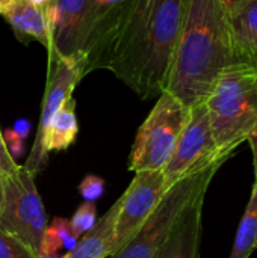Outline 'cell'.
Returning <instances> with one entry per match:
<instances>
[{
	"label": "cell",
	"mask_w": 257,
	"mask_h": 258,
	"mask_svg": "<svg viewBox=\"0 0 257 258\" xmlns=\"http://www.w3.org/2000/svg\"><path fill=\"white\" fill-rule=\"evenodd\" d=\"M185 0H121L109 5L83 60V74L105 68L142 100L165 91Z\"/></svg>",
	"instance_id": "1"
},
{
	"label": "cell",
	"mask_w": 257,
	"mask_h": 258,
	"mask_svg": "<svg viewBox=\"0 0 257 258\" xmlns=\"http://www.w3.org/2000/svg\"><path fill=\"white\" fill-rule=\"evenodd\" d=\"M233 63L229 20L220 0H185L164 92L191 109L208 100L218 76Z\"/></svg>",
	"instance_id": "2"
},
{
	"label": "cell",
	"mask_w": 257,
	"mask_h": 258,
	"mask_svg": "<svg viewBox=\"0 0 257 258\" xmlns=\"http://www.w3.org/2000/svg\"><path fill=\"white\" fill-rule=\"evenodd\" d=\"M204 104L218 151L232 156L257 130V68L227 67Z\"/></svg>",
	"instance_id": "3"
},
{
	"label": "cell",
	"mask_w": 257,
	"mask_h": 258,
	"mask_svg": "<svg viewBox=\"0 0 257 258\" xmlns=\"http://www.w3.org/2000/svg\"><path fill=\"white\" fill-rule=\"evenodd\" d=\"M226 160L227 157H221L168 187L130 242L109 258H155L185 210L198 197L206 195L211 181Z\"/></svg>",
	"instance_id": "4"
},
{
	"label": "cell",
	"mask_w": 257,
	"mask_h": 258,
	"mask_svg": "<svg viewBox=\"0 0 257 258\" xmlns=\"http://www.w3.org/2000/svg\"><path fill=\"white\" fill-rule=\"evenodd\" d=\"M189 112L191 109L171 94L162 92L136 132L129 157V171H162L174 153Z\"/></svg>",
	"instance_id": "5"
},
{
	"label": "cell",
	"mask_w": 257,
	"mask_h": 258,
	"mask_svg": "<svg viewBox=\"0 0 257 258\" xmlns=\"http://www.w3.org/2000/svg\"><path fill=\"white\" fill-rule=\"evenodd\" d=\"M108 9L109 5L97 0H56L48 57L71 60L83 74V60L98 35Z\"/></svg>",
	"instance_id": "6"
},
{
	"label": "cell",
	"mask_w": 257,
	"mask_h": 258,
	"mask_svg": "<svg viewBox=\"0 0 257 258\" xmlns=\"http://www.w3.org/2000/svg\"><path fill=\"white\" fill-rule=\"evenodd\" d=\"M3 183L5 206L0 213V227L38 254L48 222L35 186V175L21 166L15 175L3 177Z\"/></svg>",
	"instance_id": "7"
},
{
	"label": "cell",
	"mask_w": 257,
	"mask_h": 258,
	"mask_svg": "<svg viewBox=\"0 0 257 258\" xmlns=\"http://www.w3.org/2000/svg\"><path fill=\"white\" fill-rule=\"evenodd\" d=\"M221 157L229 159L230 156L218 151L206 104L201 103L191 107L188 122L177 141L174 153L162 169L165 189Z\"/></svg>",
	"instance_id": "8"
},
{
	"label": "cell",
	"mask_w": 257,
	"mask_h": 258,
	"mask_svg": "<svg viewBox=\"0 0 257 258\" xmlns=\"http://www.w3.org/2000/svg\"><path fill=\"white\" fill-rule=\"evenodd\" d=\"M82 79L83 74L74 62L58 56L48 57V76L38 132L35 136L33 147L26 159V163L23 165L35 177L42 172L48 163V156L44 151V139L50 122L58 113V110L65 104V101L73 97V91Z\"/></svg>",
	"instance_id": "9"
},
{
	"label": "cell",
	"mask_w": 257,
	"mask_h": 258,
	"mask_svg": "<svg viewBox=\"0 0 257 258\" xmlns=\"http://www.w3.org/2000/svg\"><path fill=\"white\" fill-rule=\"evenodd\" d=\"M167 192L162 171H141L121 195V207L115 222L112 255L124 248L155 210Z\"/></svg>",
	"instance_id": "10"
},
{
	"label": "cell",
	"mask_w": 257,
	"mask_h": 258,
	"mask_svg": "<svg viewBox=\"0 0 257 258\" xmlns=\"http://www.w3.org/2000/svg\"><path fill=\"white\" fill-rule=\"evenodd\" d=\"M204 195L198 197L180 216L155 258H200Z\"/></svg>",
	"instance_id": "11"
},
{
	"label": "cell",
	"mask_w": 257,
	"mask_h": 258,
	"mask_svg": "<svg viewBox=\"0 0 257 258\" xmlns=\"http://www.w3.org/2000/svg\"><path fill=\"white\" fill-rule=\"evenodd\" d=\"M235 63L257 68V0L227 17Z\"/></svg>",
	"instance_id": "12"
},
{
	"label": "cell",
	"mask_w": 257,
	"mask_h": 258,
	"mask_svg": "<svg viewBox=\"0 0 257 258\" xmlns=\"http://www.w3.org/2000/svg\"><path fill=\"white\" fill-rule=\"evenodd\" d=\"M2 15L8 20L18 38L35 39L47 50L52 42V27L45 11L29 0H14Z\"/></svg>",
	"instance_id": "13"
},
{
	"label": "cell",
	"mask_w": 257,
	"mask_h": 258,
	"mask_svg": "<svg viewBox=\"0 0 257 258\" xmlns=\"http://www.w3.org/2000/svg\"><path fill=\"white\" fill-rule=\"evenodd\" d=\"M121 207V197L95 222L92 230L83 234L76 246L59 258H109L112 257V243L117 216Z\"/></svg>",
	"instance_id": "14"
},
{
	"label": "cell",
	"mask_w": 257,
	"mask_h": 258,
	"mask_svg": "<svg viewBox=\"0 0 257 258\" xmlns=\"http://www.w3.org/2000/svg\"><path fill=\"white\" fill-rule=\"evenodd\" d=\"M79 132L77 116H76V101L70 97L65 104L58 110L50 122L44 139V151L47 156L53 151H64L73 145Z\"/></svg>",
	"instance_id": "15"
},
{
	"label": "cell",
	"mask_w": 257,
	"mask_h": 258,
	"mask_svg": "<svg viewBox=\"0 0 257 258\" xmlns=\"http://www.w3.org/2000/svg\"><path fill=\"white\" fill-rule=\"evenodd\" d=\"M257 251V183L254 181L248 204L239 222L230 258H250Z\"/></svg>",
	"instance_id": "16"
},
{
	"label": "cell",
	"mask_w": 257,
	"mask_h": 258,
	"mask_svg": "<svg viewBox=\"0 0 257 258\" xmlns=\"http://www.w3.org/2000/svg\"><path fill=\"white\" fill-rule=\"evenodd\" d=\"M77 240L79 239L71 230L70 219L55 218L50 224H47V228L41 237L38 254L42 258H59L58 252L61 249L71 251Z\"/></svg>",
	"instance_id": "17"
},
{
	"label": "cell",
	"mask_w": 257,
	"mask_h": 258,
	"mask_svg": "<svg viewBox=\"0 0 257 258\" xmlns=\"http://www.w3.org/2000/svg\"><path fill=\"white\" fill-rule=\"evenodd\" d=\"M95 222H97V207L95 203H89V201H83L77 207L73 218L70 219L71 230L77 239H80L83 234L92 230Z\"/></svg>",
	"instance_id": "18"
},
{
	"label": "cell",
	"mask_w": 257,
	"mask_h": 258,
	"mask_svg": "<svg viewBox=\"0 0 257 258\" xmlns=\"http://www.w3.org/2000/svg\"><path fill=\"white\" fill-rule=\"evenodd\" d=\"M0 258H41L18 237L0 227Z\"/></svg>",
	"instance_id": "19"
},
{
	"label": "cell",
	"mask_w": 257,
	"mask_h": 258,
	"mask_svg": "<svg viewBox=\"0 0 257 258\" xmlns=\"http://www.w3.org/2000/svg\"><path fill=\"white\" fill-rule=\"evenodd\" d=\"M105 180L97 175H86L79 184V194L83 201L95 203L105 194Z\"/></svg>",
	"instance_id": "20"
},
{
	"label": "cell",
	"mask_w": 257,
	"mask_h": 258,
	"mask_svg": "<svg viewBox=\"0 0 257 258\" xmlns=\"http://www.w3.org/2000/svg\"><path fill=\"white\" fill-rule=\"evenodd\" d=\"M21 166L23 165H18L15 162V159L9 154L6 144H5V139H3V133L0 130V174L3 177L15 175L21 169Z\"/></svg>",
	"instance_id": "21"
},
{
	"label": "cell",
	"mask_w": 257,
	"mask_h": 258,
	"mask_svg": "<svg viewBox=\"0 0 257 258\" xmlns=\"http://www.w3.org/2000/svg\"><path fill=\"white\" fill-rule=\"evenodd\" d=\"M3 139H5V144H6V148L9 151V154L17 159L23 154V144H24V139H21L14 130H6L3 133Z\"/></svg>",
	"instance_id": "22"
},
{
	"label": "cell",
	"mask_w": 257,
	"mask_h": 258,
	"mask_svg": "<svg viewBox=\"0 0 257 258\" xmlns=\"http://www.w3.org/2000/svg\"><path fill=\"white\" fill-rule=\"evenodd\" d=\"M250 2H253V0H220V3H221V6H223L227 17L233 15L235 12H238L241 8H244Z\"/></svg>",
	"instance_id": "23"
},
{
	"label": "cell",
	"mask_w": 257,
	"mask_h": 258,
	"mask_svg": "<svg viewBox=\"0 0 257 258\" xmlns=\"http://www.w3.org/2000/svg\"><path fill=\"white\" fill-rule=\"evenodd\" d=\"M21 139H26L27 138V135H29V130H30V125H29V122L27 121H23V119H20V121H17V124L14 125V128H12Z\"/></svg>",
	"instance_id": "24"
},
{
	"label": "cell",
	"mask_w": 257,
	"mask_h": 258,
	"mask_svg": "<svg viewBox=\"0 0 257 258\" xmlns=\"http://www.w3.org/2000/svg\"><path fill=\"white\" fill-rule=\"evenodd\" d=\"M247 142L250 144L251 147V151H253V159H254V172H256V178L254 181L257 183V130L247 139Z\"/></svg>",
	"instance_id": "25"
},
{
	"label": "cell",
	"mask_w": 257,
	"mask_h": 258,
	"mask_svg": "<svg viewBox=\"0 0 257 258\" xmlns=\"http://www.w3.org/2000/svg\"><path fill=\"white\" fill-rule=\"evenodd\" d=\"M5 206V183H3V175L0 174V213Z\"/></svg>",
	"instance_id": "26"
},
{
	"label": "cell",
	"mask_w": 257,
	"mask_h": 258,
	"mask_svg": "<svg viewBox=\"0 0 257 258\" xmlns=\"http://www.w3.org/2000/svg\"><path fill=\"white\" fill-rule=\"evenodd\" d=\"M29 2H32L33 5H36V6H39V8H42V6H45L47 3H50V2H53V0H29Z\"/></svg>",
	"instance_id": "27"
},
{
	"label": "cell",
	"mask_w": 257,
	"mask_h": 258,
	"mask_svg": "<svg viewBox=\"0 0 257 258\" xmlns=\"http://www.w3.org/2000/svg\"><path fill=\"white\" fill-rule=\"evenodd\" d=\"M12 2H14V0H0V14H2Z\"/></svg>",
	"instance_id": "28"
},
{
	"label": "cell",
	"mask_w": 257,
	"mask_h": 258,
	"mask_svg": "<svg viewBox=\"0 0 257 258\" xmlns=\"http://www.w3.org/2000/svg\"><path fill=\"white\" fill-rule=\"evenodd\" d=\"M97 2H98V3H103V5H106V3H105V0H97Z\"/></svg>",
	"instance_id": "29"
}]
</instances>
